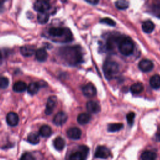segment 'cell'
<instances>
[{
    "mask_svg": "<svg viewBox=\"0 0 160 160\" xmlns=\"http://www.w3.org/2000/svg\"><path fill=\"white\" fill-rule=\"evenodd\" d=\"M62 59L70 65H76L82 61V54L78 46H66L59 49Z\"/></svg>",
    "mask_w": 160,
    "mask_h": 160,
    "instance_id": "6da1fadb",
    "label": "cell"
},
{
    "mask_svg": "<svg viewBox=\"0 0 160 160\" xmlns=\"http://www.w3.org/2000/svg\"><path fill=\"white\" fill-rule=\"evenodd\" d=\"M117 46L119 52L124 56H129L131 54L134 50V43L132 39L128 36H118Z\"/></svg>",
    "mask_w": 160,
    "mask_h": 160,
    "instance_id": "7a4b0ae2",
    "label": "cell"
},
{
    "mask_svg": "<svg viewBox=\"0 0 160 160\" xmlns=\"http://www.w3.org/2000/svg\"><path fill=\"white\" fill-rule=\"evenodd\" d=\"M102 70L107 79H111L114 78L119 70L118 64L113 61L107 60L102 66Z\"/></svg>",
    "mask_w": 160,
    "mask_h": 160,
    "instance_id": "3957f363",
    "label": "cell"
},
{
    "mask_svg": "<svg viewBox=\"0 0 160 160\" xmlns=\"http://www.w3.org/2000/svg\"><path fill=\"white\" fill-rule=\"evenodd\" d=\"M48 32L49 35L54 37L59 38L65 35L69 41L72 39V34L71 33V31L68 28L61 27H52L49 29Z\"/></svg>",
    "mask_w": 160,
    "mask_h": 160,
    "instance_id": "277c9868",
    "label": "cell"
},
{
    "mask_svg": "<svg viewBox=\"0 0 160 160\" xmlns=\"http://www.w3.org/2000/svg\"><path fill=\"white\" fill-rule=\"evenodd\" d=\"M89 152V148L88 146L82 145L78 148V150L72 152L68 160H85Z\"/></svg>",
    "mask_w": 160,
    "mask_h": 160,
    "instance_id": "5b68a950",
    "label": "cell"
},
{
    "mask_svg": "<svg viewBox=\"0 0 160 160\" xmlns=\"http://www.w3.org/2000/svg\"><path fill=\"white\" fill-rule=\"evenodd\" d=\"M110 155L111 152L109 149L104 146H98L94 154L96 158L101 159H107L110 156Z\"/></svg>",
    "mask_w": 160,
    "mask_h": 160,
    "instance_id": "8992f818",
    "label": "cell"
},
{
    "mask_svg": "<svg viewBox=\"0 0 160 160\" xmlns=\"http://www.w3.org/2000/svg\"><path fill=\"white\" fill-rule=\"evenodd\" d=\"M33 8L39 12H44L49 9L50 4L47 1L38 0L34 3Z\"/></svg>",
    "mask_w": 160,
    "mask_h": 160,
    "instance_id": "52a82bcc",
    "label": "cell"
},
{
    "mask_svg": "<svg viewBox=\"0 0 160 160\" xmlns=\"http://www.w3.org/2000/svg\"><path fill=\"white\" fill-rule=\"evenodd\" d=\"M57 103V98L55 96H49L46 105V109H45V114L47 115H49L51 114L53 111V109L54 107L56 106V104Z\"/></svg>",
    "mask_w": 160,
    "mask_h": 160,
    "instance_id": "ba28073f",
    "label": "cell"
},
{
    "mask_svg": "<svg viewBox=\"0 0 160 160\" xmlns=\"http://www.w3.org/2000/svg\"><path fill=\"white\" fill-rule=\"evenodd\" d=\"M68 119L67 114L63 112L60 111L58 112L53 118V122L56 126H61L64 124Z\"/></svg>",
    "mask_w": 160,
    "mask_h": 160,
    "instance_id": "9c48e42d",
    "label": "cell"
},
{
    "mask_svg": "<svg viewBox=\"0 0 160 160\" xmlns=\"http://www.w3.org/2000/svg\"><path fill=\"white\" fill-rule=\"evenodd\" d=\"M139 68L143 72H149L151 71L154 67L152 62L149 59H142L138 64Z\"/></svg>",
    "mask_w": 160,
    "mask_h": 160,
    "instance_id": "30bf717a",
    "label": "cell"
},
{
    "mask_svg": "<svg viewBox=\"0 0 160 160\" xmlns=\"http://www.w3.org/2000/svg\"><path fill=\"white\" fill-rule=\"evenodd\" d=\"M67 135L69 138L77 140L80 139L81 136V131L77 127H72L68 129Z\"/></svg>",
    "mask_w": 160,
    "mask_h": 160,
    "instance_id": "8fae6325",
    "label": "cell"
},
{
    "mask_svg": "<svg viewBox=\"0 0 160 160\" xmlns=\"http://www.w3.org/2000/svg\"><path fill=\"white\" fill-rule=\"evenodd\" d=\"M82 92L86 96L90 98L96 95V90L92 84L88 83L82 88Z\"/></svg>",
    "mask_w": 160,
    "mask_h": 160,
    "instance_id": "7c38bea8",
    "label": "cell"
},
{
    "mask_svg": "<svg viewBox=\"0 0 160 160\" xmlns=\"http://www.w3.org/2000/svg\"><path fill=\"white\" fill-rule=\"evenodd\" d=\"M6 122L11 126H15L19 122V117L16 112H9L6 115Z\"/></svg>",
    "mask_w": 160,
    "mask_h": 160,
    "instance_id": "4fadbf2b",
    "label": "cell"
},
{
    "mask_svg": "<svg viewBox=\"0 0 160 160\" xmlns=\"http://www.w3.org/2000/svg\"><path fill=\"white\" fill-rule=\"evenodd\" d=\"M21 54L24 56H32L35 51V47L31 45H24L20 48L19 49Z\"/></svg>",
    "mask_w": 160,
    "mask_h": 160,
    "instance_id": "5bb4252c",
    "label": "cell"
},
{
    "mask_svg": "<svg viewBox=\"0 0 160 160\" xmlns=\"http://www.w3.org/2000/svg\"><path fill=\"white\" fill-rule=\"evenodd\" d=\"M88 111L92 114H96L100 111L101 108L99 104L94 101H89L86 104Z\"/></svg>",
    "mask_w": 160,
    "mask_h": 160,
    "instance_id": "9a60e30c",
    "label": "cell"
},
{
    "mask_svg": "<svg viewBox=\"0 0 160 160\" xmlns=\"http://www.w3.org/2000/svg\"><path fill=\"white\" fill-rule=\"evenodd\" d=\"M35 56L38 61H44L48 58V53L45 49L39 48L35 52Z\"/></svg>",
    "mask_w": 160,
    "mask_h": 160,
    "instance_id": "2e32d148",
    "label": "cell"
},
{
    "mask_svg": "<svg viewBox=\"0 0 160 160\" xmlns=\"http://www.w3.org/2000/svg\"><path fill=\"white\" fill-rule=\"evenodd\" d=\"M155 26L154 24L149 20L146 21L144 22H143V23L142 24V29L143 30V31L146 33H151L153 31V30L154 29Z\"/></svg>",
    "mask_w": 160,
    "mask_h": 160,
    "instance_id": "e0dca14e",
    "label": "cell"
},
{
    "mask_svg": "<svg viewBox=\"0 0 160 160\" xmlns=\"http://www.w3.org/2000/svg\"><path fill=\"white\" fill-rule=\"evenodd\" d=\"M143 89H144V86L140 82L134 83L133 84L131 85L130 88V91L131 93L133 94H138L141 93L143 91Z\"/></svg>",
    "mask_w": 160,
    "mask_h": 160,
    "instance_id": "ac0fdd59",
    "label": "cell"
},
{
    "mask_svg": "<svg viewBox=\"0 0 160 160\" xmlns=\"http://www.w3.org/2000/svg\"><path fill=\"white\" fill-rule=\"evenodd\" d=\"M39 133L41 136L47 138L51 135L52 130H51V128H50V126H49L48 125L44 124V125L41 126V128H39Z\"/></svg>",
    "mask_w": 160,
    "mask_h": 160,
    "instance_id": "d6986e66",
    "label": "cell"
},
{
    "mask_svg": "<svg viewBox=\"0 0 160 160\" xmlns=\"http://www.w3.org/2000/svg\"><path fill=\"white\" fill-rule=\"evenodd\" d=\"M91 119V115L88 113H81L77 118V121L80 124H85L89 122Z\"/></svg>",
    "mask_w": 160,
    "mask_h": 160,
    "instance_id": "ffe728a7",
    "label": "cell"
},
{
    "mask_svg": "<svg viewBox=\"0 0 160 160\" xmlns=\"http://www.w3.org/2000/svg\"><path fill=\"white\" fill-rule=\"evenodd\" d=\"M28 87L26 86V84L22 81H18L16 82L12 86L13 90L18 92L24 91Z\"/></svg>",
    "mask_w": 160,
    "mask_h": 160,
    "instance_id": "44dd1931",
    "label": "cell"
},
{
    "mask_svg": "<svg viewBox=\"0 0 160 160\" xmlns=\"http://www.w3.org/2000/svg\"><path fill=\"white\" fill-rule=\"evenodd\" d=\"M151 86L154 89H159L160 88V76L155 74L152 76L149 80Z\"/></svg>",
    "mask_w": 160,
    "mask_h": 160,
    "instance_id": "7402d4cb",
    "label": "cell"
},
{
    "mask_svg": "<svg viewBox=\"0 0 160 160\" xmlns=\"http://www.w3.org/2000/svg\"><path fill=\"white\" fill-rule=\"evenodd\" d=\"M39 87H40V86L38 82H32L28 85V86L27 88L28 92L31 95H34L38 92V91H39Z\"/></svg>",
    "mask_w": 160,
    "mask_h": 160,
    "instance_id": "603a6c76",
    "label": "cell"
},
{
    "mask_svg": "<svg viewBox=\"0 0 160 160\" xmlns=\"http://www.w3.org/2000/svg\"><path fill=\"white\" fill-rule=\"evenodd\" d=\"M54 146L58 151L62 150L65 146V141L64 139L60 136L56 138L54 140Z\"/></svg>",
    "mask_w": 160,
    "mask_h": 160,
    "instance_id": "cb8c5ba5",
    "label": "cell"
},
{
    "mask_svg": "<svg viewBox=\"0 0 160 160\" xmlns=\"http://www.w3.org/2000/svg\"><path fill=\"white\" fill-rule=\"evenodd\" d=\"M142 160H156V154L151 151H146L141 154Z\"/></svg>",
    "mask_w": 160,
    "mask_h": 160,
    "instance_id": "d4e9b609",
    "label": "cell"
},
{
    "mask_svg": "<svg viewBox=\"0 0 160 160\" xmlns=\"http://www.w3.org/2000/svg\"><path fill=\"white\" fill-rule=\"evenodd\" d=\"M38 21L40 24H45L48 22L49 19V14L44 12H39L37 16Z\"/></svg>",
    "mask_w": 160,
    "mask_h": 160,
    "instance_id": "484cf974",
    "label": "cell"
},
{
    "mask_svg": "<svg viewBox=\"0 0 160 160\" xmlns=\"http://www.w3.org/2000/svg\"><path fill=\"white\" fill-rule=\"evenodd\" d=\"M118 36L109 37L106 42V47L108 49H112L114 48L115 44H117Z\"/></svg>",
    "mask_w": 160,
    "mask_h": 160,
    "instance_id": "4316f807",
    "label": "cell"
},
{
    "mask_svg": "<svg viewBox=\"0 0 160 160\" xmlns=\"http://www.w3.org/2000/svg\"><path fill=\"white\" fill-rule=\"evenodd\" d=\"M123 128L122 123H111L108 126V131L109 132H116L121 130Z\"/></svg>",
    "mask_w": 160,
    "mask_h": 160,
    "instance_id": "83f0119b",
    "label": "cell"
},
{
    "mask_svg": "<svg viewBox=\"0 0 160 160\" xmlns=\"http://www.w3.org/2000/svg\"><path fill=\"white\" fill-rule=\"evenodd\" d=\"M28 141L32 144H36L39 142V135L35 132H31L28 136Z\"/></svg>",
    "mask_w": 160,
    "mask_h": 160,
    "instance_id": "f1b7e54d",
    "label": "cell"
},
{
    "mask_svg": "<svg viewBox=\"0 0 160 160\" xmlns=\"http://www.w3.org/2000/svg\"><path fill=\"white\" fill-rule=\"evenodd\" d=\"M115 6L119 9H126L129 7V2L122 0L117 1L115 2Z\"/></svg>",
    "mask_w": 160,
    "mask_h": 160,
    "instance_id": "f546056e",
    "label": "cell"
},
{
    "mask_svg": "<svg viewBox=\"0 0 160 160\" xmlns=\"http://www.w3.org/2000/svg\"><path fill=\"white\" fill-rule=\"evenodd\" d=\"M100 22L106 24H108V25L111 26H114L116 25V22L114 21L112 19H110L109 18H104L101 19L100 20Z\"/></svg>",
    "mask_w": 160,
    "mask_h": 160,
    "instance_id": "4dcf8cb0",
    "label": "cell"
},
{
    "mask_svg": "<svg viewBox=\"0 0 160 160\" xmlns=\"http://www.w3.org/2000/svg\"><path fill=\"white\" fill-rule=\"evenodd\" d=\"M9 85V80L6 77L2 76L0 79V86L1 89L6 88Z\"/></svg>",
    "mask_w": 160,
    "mask_h": 160,
    "instance_id": "1f68e13d",
    "label": "cell"
},
{
    "mask_svg": "<svg viewBox=\"0 0 160 160\" xmlns=\"http://www.w3.org/2000/svg\"><path fill=\"white\" fill-rule=\"evenodd\" d=\"M135 118V113L134 112H129L126 114V119L128 121V123L129 125H132L134 122V119Z\"/></svg>",
    "mask_w": 160,
    "mask_h": 160,
    "instance_id": "d6a6232c",
    "label": "cell"
},
{
    "mask_svg": "<svg viewBox=\"0 0 160 160\" xmlns=\"http://www.w3.org/2000/svg\"><path fill=\"white\" fill-rule=\"evenodd\" d=\"M20 160H36V159L34 156L31 153L25 152L21 156Z\"/></svg>",
    "mask_w": 160,
    "mask_h": 160,
    "instance_id": "836d02e7",
    "label": "cell"
},
{
    "mask_svg": "<svg viewBox=\"0 0 160 160\" xmlns=\"http://www.w3.org/2000/svg\"><path fill=\"white\" fill-rule=\"evenodd\" d=\"M88 3H89V4H91L92 5H96V4H98L99 2V1L98 0H90V1H88L86 0V1Z\"/></svg>",
    "mask_w": 160,
    "mask_h": 160,
    "instance_id": "e575fe53",
    "label": "cell"
},
{
    "mask_svg": "<svg viewBox=\"0 0 160 160\" xmlns=\"http://www.w3.org/2000/svg\"><path fill=\"white\" fill-rule=\"evenodd\" d=\"M156 140H157V141H160V132H158L156 133Z\"/></svg>",
    "mask_w": 160,
    "mask_h": 160,
    "instance_id": "d590c367",
    "label": "cell"
}]
</instances>
